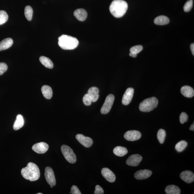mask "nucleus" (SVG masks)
Listing matches in <instances>:
<instances>
[{"mask_svg":"<svg viewBox=\"0 0 194 194\" xmlns=\"http://www.w3.org/2000/svg\"><path fill=\"white\" fill-rule=\"evenodd\" d=\"M21 174L24 179L31 182L35 181L39 179L40 171L37 165L33 162H29L26 167L22 169Z\"/></svg>","mask_w":194,"mask_h":194,"instance_id":"obj_1","label":"nucleus"},{"mask_svg":"<svg viewBox=\"0 0 194 194\" xmlns=\"http://www.w3.org/2000/svg\"><path fill=\"white\" fill-rule=\"evenodd\" d=\"M128 4L123 0H114L110 4L109 10L114 17L120 18L123 16L127 12Z\"/></svg>","mask_w":194,"mask_h":194,"instance_id":"obj_2","label":"nucleus"},{"mask_svg":"<svg viewBox=\"0 0 194 194\" xmlns=\"http://www.w3.org/2000/svg\"><path fill=\"white\" fill-rule=\"evenodd\" d=\"M58 44L63 49L73 50L78 46L79 42L75 37L63 35L59 37Z\"/></svg>","mask_w":194,"mask_h":194,"instance_id":"obj_3","label":"nucleus"},{"mask_svg":"<svg viewBox=\"0 0 194 194\" xmlns=\"http://www.w3.org/2000/svg\"><path fill=\"white\" fill-rule=\"evenodd\" d=\"M158 100L155 97L147 99L140 104L139 109L141 111L149 112L152 111L157 107Z\"/></svg>","mask_w":194,"mask_h":194,"instance_id":"obj_4","label":"nucleus"},{"mask_svg":"<svg viewBox=\"0 0 194 194\" xmlns=\"http://www.w3.org/2000/svg\"><path fill=\"white\" fill-rule=\"evenodd\" d=\"M61 150L63 155L67 161L71 164L75 163L77 161L76 155L69 146L63 145Z\"/></svg>","mask_w":194,"mask_h":194,"instance_id":"obj_5","label":"nucleus"},{"mask_svg":"<svg viewBox=\"0 0 194 194\" xmlns=\"http://www.w3.org/2000/svg\"><path fill=\"white\" fill-rule=\"evenodd\" d=\"M114 99V96L112 94H109L107 97L101 109V114H106L109 113L113 104Z\"/></svg>","mask_w":194,"mask_h":194,"instance_id":"obj_6","label":"nucleus"},{"mask_svg":"<svg viewBox=\"0 0 194 194\" xmlns=\"http://www.w3.org/2000/svg\"><path fill=\"white\" fill-rule=\"evenodd\" d=\"M44 175L46 181L49 185L55 186L56 185V181L52 169L50 167H46L45 169Z\"/></svg>","mask_w":194,"mask_h":194,"instance_id":"obj_7","label":"nucleus"},{"mask_svg":"<svg viewBox=\"0 0 194 194\" xmlns=\"http://www.w3.org/2000/svg\"><path fill=\"white\" fill-rule=\"evenodd\" d=\"M141 137V133L136 130L128 131L124 134V137L128 141H136L140 139Z\"/></svg>","mask_w":194,"mask_h":194,"instance_id":"obj_8","label":"nucleus"},{"mask_svg":"<svg viewBox=\"0 0 194 194\" xmlns=\"http://www.w3.org/2000/svg\"><path fill=\"white\" fill-rule=\"evenodd\" d=\"M49 146L48 144L44 142L36 143L32 147V149L37 154H42L48 150Z\"/></svg>","mask_w":194,"mask_h":194,"instance_id":"obj_9","label":"nucleus"},{"mask_svg":"<svg viewBox=\"0 0 194 194\" xmlns=\"http://www.w3.org/2000/svg\"><path fill=\"white\" fill-rule=\"evenodd\" d=\"M76 138L77 140L86 148L90 147L93 143V141L91 138L82 134H77Z\"/></svg>","mask_w":194,"mask_h":194,"instance_id":"obj_10","label":"nucleus"},{"mask_svg":"<svg viewBox=\"0 0 194 194\" xmlns=\"http://www.w3.org/2000/svg\"><path fill=\"white\" fill-rule=\"evenodd\" d=\"M143 159V157L139 154H134L131 156L126 161V164L128 165L137 166L139 165Z\"/></svg>","mask_w":194,"mask_h":194,"instance_id":"obj_11","label":"nucleus"},{"mask_svg":"<svg viewBox=\"0 0 194 194\" xmlns=\"http://www.w3.org/2000/svg\"><path fill=\"white\" fill-rule=\"evenodd\" d=\"M134 90L132 88H128L125 92L123 96L122 103L124 105L129 104L132 100L134 96Z\"/></svg>","mask_w":194,"mask_h":194,"instance_id":"obj_12","label":"nucleus"},{"mask_svg":"<svg viewBox=\"0 0 194 194\" xmlns=\"http://www.w3.org/2000/svg\"><path fill=\"white\" fill-rule=\"evenodd\" d=\"M101 174L105 179L110 183H113L116 179V175L112 171L107 168H103L101 171Z\"/></svg>","mask_w":194,"mask_h":194,"instance_id":"obj_13","label":"nucleus"},{"mask_svg":"<svg viewBox=\"0 0 194 194\" xmlns=\"http://www.w3.org/2000/svg\"><path fill=\"white\" fill-rule=\"evenodd\" d=\"M152 174V172L148 170H141L135 173L134 177L138 180H143L147 179Z\"/></svg>","mask_w":194,"mask_h":194,"instance_id":"obj_14","label":"nucleus"},{"mask_svg":"<svg viewBox=\"0 0 194 194\" xmlns=\"http://www.w3.org/2000/svg\"><path fill=\"white\" fill-rule=\"evenodd\" d=\"M180 177L183 181L188 183H191L194 180V173L189 170L183 171L180 174Z\"/></svg>","mask_w":194,"mask_h":194,"instance_id":"obj_15","label":"nucleus"},{"mask_svg":"<svg viewBox=\"0 0 194 194\" xmlns=\"http://www.w3.org/2000/svg\"><path fill=\"white\" fill-rule=\"evenodd\" d=\"M74 15L78 20L83 21L86 19L87 13L84 9L80 8L75 10L74 12Z\"/></svg>","mask_w":194,"mask_h":194,"instance_id":"obj_16","label":"nucleus"},{"mask_svg":"<svg viewBox=\"0 0 194 194\" xmlns=\"http://www.w3.org/2000/svg\"><path fill=\"white\" fill-rule=\"evenodd\" d=\"M180 92L185 97L191 98L194 95V90L192 87L189 86H183L180 89Z\"/></svg>","mask_w":194,"mask_h":194,"instance_id":"obj_17","label":"nucleus"},{"mask_svg":"<svg viewBox=\"0 0 194 194\" xmlns=\"http://www.w3.org/2000/svg\"><path fill=\"white\" fill-rule=\"evenodd\" d=\"M13 40L11 38H6L0 42V51L5 50L12 46Z\"/></svg>","mask_w":194,"mask_h":194,"instance_id":"obj_18","label":"nucleus"},{"mask_svg":"<svg viewBox=\"0 0 194 194\" xmlns=\"http://www.w3.org/2000/svg\"><path fill=\"white\" fill-rule=\"evenodd\" d=\"M99 90L98 88L93 87L89 90L88 94L92 99V102H95L98 100L99 98Z\"/></svg>","mask_w":194,"mask_h":194,"instance_id":"obj_19","label":"nucleus"},{"mask_svg":"<svg viewBox=\"0 0 194 194\" xmlns=\"http://www.w3.org/2000/svg\"><path fill=\"white\" fill-rule=\"evenodd\" d=\"M24 124V120L23 117L21 115H18L16 120L13 125V129L15 130H19L23 127Z\"/></svg>","mask_w":194,"mask_h":194,"instance_id":"obj_20","label":"nucleus"},{"mask_svg":"<svg viewBox=\"0 0 194 194\" xmlns=\"http://www.w3.org/2000/svg\"><path fill=\"white\" fill-rule=\"evenodd\" d=\"M42 93L46 99H51L53 95V91L51 87L48 85H44L42 88Z\"/></svg>","mask_w":194,"mask_h":194,"instance_id":"obj_21","label":"nucleus"},{"mask_svg":"<svg viewBox=\"0 0 194 194\" xmlns=\"http://www.w3.org/2000/svg\"><path fill=\"white\" fill-rule=\"evenodd\" d=\"M170 22L169 18L165 15H160L154 20V22L155 24L159 25H163L168 24Z\"/></svg>","mask_w":194,"mask_h":194,"instance_id":"obj_22","label":"nucleus"},{"mask_svg":"<svg viewBox=\"0 0 194 194\" xmlns=\"http://www.w3.org/2000/svg\"><path fill=\"white\" fill-rule=\"evenodd\" d=\"M128 150L126 148L120 146H117L113 150L114 154L117 156L122 157L127 154Z\"/></svg>","mask_w":194,"mask_h":194,"instance_id":"obj_23","label":"nucleus"},{"mask_svg":"<svg viewBox=\"0 0 194 194\" xmlns=\"http://www.w3.org/2000/svg\"><path fill=\"white\" fill-rule=\"evenodd\" d=\"M165 192L167 194H180L181 193L180 189L177 186L171 185L166 187Z\"/></svg>","mask_w":194,"mask_h":194,"instance_id":"obj_24","label":"nucleus"},{"mask_svg":"<svg viewBox=\"0 0 194 194\" xmlns=\"http://www.w3.org/2000/svg\"><path fill=\"white\" fill-rule=\"evenodd\" d=\"M39 60L42 64L47 68L51 69L53 67V63L49 58L44 56H42L40 58Z\"/></svg>","mask_w":194,"mask_h":194,"instance_id":"obj_25","label":"nucleus"},{"mask_svg":"<svg viewBox=\"0 0 194 194\" xmlns=\"http://www.w3.org/2000/svg\"><path fill=\"white\" fill-rule=\"evenodd\" d=\"M33 10L30 6H27L24 9V15L27 20L31 21L32 19Z\"/></svg>","mask_w":194,"mask_h":194,"instance_id":"obj_26","label":"nucleus"},{"mask_svg":"<svg viewBox=\"0 0 194 194\" xmlns=\"http://www.w3.org/2000/svg\"><path fill=\"white\" fill-rule=\"evenodd\" d=\"M188 145L186 141L182 140L178 143L175 146V148L178 152H181L185 149Z\"/></svg>","mask_w":194,"mask_h":194,"instance_id":"obj_27","label":"nucleus"},{"mask_svg":"<svg viewBox=\"0 0 194 194\" xmlns=\"http://www.w3.org/2000/svg\"><path fill=\"white\" fill-rule=\"evenodd\" d=\"M166 136L165 130L163 129H160L157 133V138L159 143L161 144L164 143Z\"/></svg>","mask_w":194,"mask_h":194,"instance_id":"obj_28","label":"nucleus"},{"mask_svg":"<svg viewBox=\"0 0 194 194\" xmlns=\"http://www.w3.org/2000/svg\"><path fill=\"white\" fill-rule=\"evenodd\" d=\"M8 16L6 11H0V25L3 24L7 21Z\"/></svg>","mask_w":194,"mask_h":194,"instance_id":"obj_29","label":"nucleus"},{"mask_svg":"<svg viewBox=\"0 0 194 194\" xmlns=\"http://www.w3.org/2000/svg\"><path fill=\"white\" fill-rule=\"evenodd\" d=\"M143 47L141 45L135 46L132 47L130 49V53H132L135 54H137L143 50Z\"/></svg>","mask_w":194,"mask_h":194,"instance_id":"obj_30","label":"nucleus"},{"mask_svg":"<svg viewBox=\"0 0 194 194\" xmlns=\"http://www.w3.org/2000/svg\"><path fill=\"white\" fill-rule=\"evenodd\" d=\"M83 101L84 104L86 106L91 105L92 102V99L91 97L88 94H86L83 96Z\"/></svg>","mask_w":194,"mask_h":194,"instance_id":"obj_31","label":"nucleus"},{"mask_svg":"<svg viewBox=\"0 0 194 194\" xmlns=\"http://www.w3.org/2000/svg\"><path fill=\"white\" fill-rule=\"evenodd\" d=\"M193 0H189L186 2L184 6V10L185 12H188L190 11L193 7Z\"/></svg>","mask_w":194,"mask_h":194,"instance_id":"obj_32","label":"nucleus"},{"mask_svg":"<svg viewBox=\"0 0 194 194\" xmlns=\"http://www.w3.org/2000/svg\"><path fill=\"white\" fill-rule=\"evenodd\" d=\"M188 116L186 112H182L180 116V123L182 124H184L188 121Z\"/></svg>","mask_w":194,"mask_h":194,"instance_id":"obj_33","label":"nucleus"},{"mask_svg":"<svg viewBox=\"0 0 194 194\" xmlns=\"http://www.w3.org/2000/svg\"><path fill=\"white\" fill-rule=\"evenodd\" d=\"M8 66L5 63H0V75H2L7 71Z\"/></svg>","mask_w":194,"mask_h":194,"instance_id":"obj_34","label":"nucleus"},{"mask_svg":"<svg viewBox=\"0 0 194 194\" xmlns=\"http://www.w3.org/2000/svg\"><path fill=\"white\" fill-rule=\"evenodd\" d=\"M71 193L72 194H81L78 187L75 185L72 186L71 188Z\"/></svg>","mask_w":194,"mask_h":194,"instance_id":"obj_35","label":"nucleus"},{"mask_svg":"<svg viewBox=\"0 0 194 194\" xmlns=\"http://www.w3.org/2000/svg\"><path fill=\"white\" fill-rule=\"evenodd\" d=\"M104 193V191L102 187L98 185H96L95 188V191H94V194H103Z\"/></svg>","mask_w":194,"mask_h":194,"instance_id":"obj_36","label":"nucleus"},{"mask_svg":"<svg viewBox=\"0 0 194 194\" xmlns=\"http://www.w3.org/2000/svg\"><path fill=\"white\" fill-rule=\"evenodd\" d=\"M190 48L191 49V50L192 51V52L193 54V55H194V44L192 43L191 45Z\"/></svg>","mask_w":194,"mask_h":194,"instance_id":"obj_37","label":"nucleus"},{"mask_svg":"<svg viewBox=\"0 0 194 194\" xmlns=\"http://www.w3.org/2000/svg\"><path fill=\"white\" fill-rule=\"evenodd\" d=\"M129 55L130 56V57H134V58L136 57L137 56V54H135L133 53H130H130Z\"/></svg>","mask_w":194,"mask_h":194,"instance_id":"obj_38","label":"nucleus"},{"mask_svg":"<svg viewBox=\"0 0 194 194\" xmlns=\"http://www.w3.org/2000/svg\"><path fill=\"white\" fill-rule=\"evenodd\" d=\"M189 130H191L194 131V123L192 124L190 128H189Z\"/></svg>","mask_w":194,"mask_h":194,"instance_id":"obj_39","label":"nucleus"},{"mask_svg":"<svg viewBox=\"0 0 194 194\" xmlns=\"http://www.w3.org/2000/svg\"><path fill=\"white\" fill-rule=\"evenodd\" d=\"M51 188H53V186H51Z\"/></svg>","mask_w":194,"mask_h":194,"instance_id":"obj_40","label":"nucleus"},{"mask_svg":"<svg viewBox=\"0 0 194 194\" xmlns=\"http://www.w3.org/2000/svg\"><path fill=\"white\" fill-rule=\"evenodd\" d=\"M37 194H42V193H38Z\"/></svg>","mask_w":194,"mask_h":194,"instance_id":"obj_41","label":"nucleus"}]
</instances>
